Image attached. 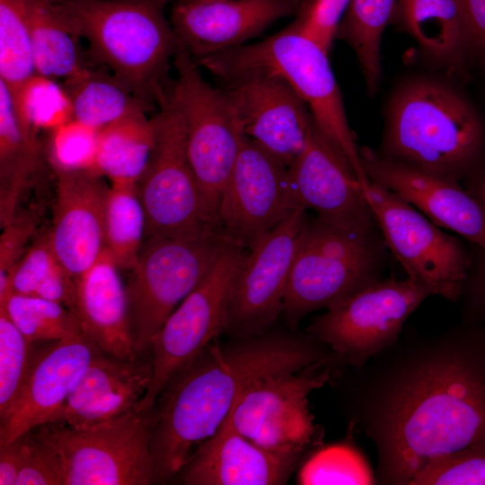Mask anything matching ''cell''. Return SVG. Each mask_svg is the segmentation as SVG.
Wrapping results in <instances>:
<instances>
[{"mask_svg": "<svg viewBox=\"0 0 485 485\" xmlns=\"http://www.w3.org/2000/svg\"><path fill=\"white\" fill-rule=\"evenodd\" d=\"M331 383L350 426L375 447L377 484L410 485L435 457L485 446V323L408 330Z\"/></svg>", "mask_w": 485, "mask_h": 485, "instance_id": "6da1fadb", "label": "cell"}, {"mask_svg": "<svg viewBox=\"0 0 485 485\" xmlns=\"http://www.w3.org/2000/svg\"><path fill=\"white\" fill-rule=\"evenodd\" d=\"M318 362L340 366L330 348L306 331L269 330L209 343L171 377L151 408L154 482L165 483L178 475L249 386Z\"/></svg>", "mask_w": 485, "mask_h": 485, "instance_id": "7a4b0ae2", "label": "cell"}, {"mask_svg": "<svg viewBox=\"0 0 485 485\" xmlns=\"http://www.w3.org/2000/svg\"><path fill=\"white\" fill-rule=\"evenodd\" d=\"M375 151L421 172L464 182L485 163V121L450 83L411 77L390 96Z\"/></svg>", "mask_w": 485, "mask_h": 485, "instance_id": "3957f363", "label": "cell"}, {"mask_svg": "<svg viewBox=\"0 0 485 485\" xmlns=\"http://www.w3.org/2000/svg\"><path fill=\"white\" fill-rule=\"evenodd\" d=\"M168 0H68L54 6L86 45L89 63L108 71L157 110L167 99L180 43Z\"/></svg>", "mask_w": 485, "mask_h": 485, "instance_id": "277c9868", "label": "cell"}, {"mask_svg": "<svg viewBox=\"0 0 485 485\" xmlns=\"http://www.w3.org/2000/svg\"><path fill=\"white\" fill-rule=\"evenodd\" d=\"M328 53L294 22L261 41L217 52L196 62L219 80L251 70L282 77L305 102L316 126L346 155L360 185L365 187L369 180Z\"/></svg>", "mask_w": 485, "mask_h": 485, "instance_id": "5b68a950", "label": "cell"}, {"mask_svg": "<svg viewBox=\"0 0 485 485\" xmlns=\"http://www.w3.org/2000/svg\"><path fill=\"white\" fill-rule=\"evenodd\" d=\"M388 247L376 227L355 232L307 219L300 234L281 315L295 330L309 313L328 309L381 279Z\"/></svg>", "mask_w": 485, "mask_h": 485, "instance_id": "8992f818", "label": "cell"}, {"mask_svg": "<svg viewBox=\"0 0 485 485\" xmlns=\"http://www.w3.org/2000/svg\"><path fill=\"white\" fill-rule=\"evenodd\" d=\"M150 410L135 409L93 423L47 422L29 432L50 459L61 485L154 483Z\"/></svg>", "mask_w": 485, "mask_h": 485, "instance_id": "52a82bcc", "label": "cell"}, {"mask_svg": "<svg viewBox=\"0 0 485 485\" xmlns=\"http://www.w3.org/2000/svg\"><path fill=\"white\" fill-rule=\"evenodd\" d=\"M173 68L176 76L167 98L183 120L187 155L207 217L221 234L220 198L245 135L224 92L205 80L200 66L181 45Z\"/></svg>", "mask_w": 485, "mask_h": 485, "instance_id": "ba28073f", "label": "cell"}, {"mask_svg": "<svg viewBox=\"0 0 485 485\" xmlns=\"http://www.w3.org/2000/svg\"><path fill=\"white\" fill-rule=\"evenodd\" d=\"M226 240L146 236L125 283L131 331L137 352L151 342L167 318L212 266Z\"/></svg>", "mask_w": 485, "mask_h": 485, "instance_id": "9c48e42d", "label": "cell"}, {"mask_svg": "<svg viewBox=\"0 0 485 485\" xmlns=\"http://www.w3.org/2000/svg\"><path fill=\"white\" fill-rule=\"evenodd\" d=\"M153 120L152 151L136 183L146 215L145 237L196 239L221 234L207 217L188 159L180 112L167 98L154 112Z\"/></svg>", "mask_w": 485, "mask_h": 485, "instance_id": "30bf717a", "label": "cell"}, {"mask_svg": "<svg viewBox=\"0 0 485 485\" xmlns=\"http://www.w3.org/2000/svg\"><path fill=\"white\" fill-rule=\"evenodd\" d=\"M430 295L428 287L411 278H381L314 317L305 331L344 367L359 368L398 340L406 320Z\"/></svg>", "mask_w": 485, "mask_h": 485, "instance_id": "8fae6325", "label": "cell"}, {"mask_svg": "<svg viewBox=\"0 0 485 485\" xmlns=\"http://www.w3.org/2000/svg\"><path fill=\"white\" fill-rule=\"evenodd\" d=\"M340 371L331 363L318 362L254 383L229 411L234 428L271 453L301 458L322 445L323 433L310 411L309 395L331 383Z\"/></svg>", "mask_w": 485, "mask_h": 485, "instance_id": "7c38bea8", "label": "cell"}, {"mask_svg": "<svg viewBox=\"0 0 485 485\" xmlns=\"http://www.w3.org/2000/svg\"><path fill=\"white\" fill-rule=\"evenodd\" d=\"M363 192L389 251L407 276L425 284L434 295L459 301L472 251L390 190L369 181Z\"/></svg>", "mask_w": 485, "mask_h": 485, "instance_id": "4fadbf2b", "label": "cell"}, {"mask_svg": "<svg viewBox=\"0 0 485 485\" xmlns=\"http://www.w3.org/2000/svg\"><path fill=\"white\" fill-rule=\"evenodd\" d=\"M247 252L226 241L202 279L154 337L149 350L153 377L138 410H150L171 377L225 333L232 286Z\"/></svg>", "mask_w": 485, "mask_h": 485, "instance_id": "5bb4252c", "label": "cell"}, {"mask_svg": "<svg viewBox=\"0 0 485 485\" xmlns=\"http://www.w3.org/2000/svg\"><path fill=\"white\" fill-rule=\"evenodd\" d=\"M306 210H291L248 251L234 278L225 333L249 338L270 330L281 314L298 239L308 219Z\"/></svg>", "mask_w": 485, "mask_h": 485, "instance_id": "9a60e30c", "label": "cell"}, {"mask_svg": "<svg viewBox=\"0 0 485 485\" xmlns=\"http://www.w3.org/2000/svg\"><path fill=\"white\" fill-rule=\"evenodd\" d=\"M287 182L293 207L313 211L321 222L355 232L378 227L349 161L314 121L287 166Z\"/></svg>", "mask_w": 485, "mask_h": 485, "instance_id": "2e32d148", "label": "cell"}, {"mask_svg": "<svg viewBox=\"0 0 485 485\" xmlns=\"http://www.w3.org/2000/svg\"><path fill=\"white\" fill-rule=\"evenodd\" d=\"M293 209L287 166L245 136L220 198L222 235L249 251Z\"/></svg>", "mask_w": 485, "mask_h": 485, "instance_id": "e0dca14e", "label": "cell"}, {"mask_svg": "<svg viewBox=\"0 0 485 485\" xmlns=\"http://www.w3.org/2000/svg\"><path fill=\"white\" fill-rule=\"evenodd\" d=\"M219 81L244 135L288 166L303 151L313 124L305 102L270 72L246 71Z\"/></svg>", "mask_w": 485, "mask_h": 485, "instance_id": "ac0fdd59", "label": "cell"}, {"mask_svg": "<svg viewBox=\"0 0 485 485\" xmlns=\"http://www.w3.org/2000/svg\"><path fill=\"white\" fill-rule=\"evenodd\" d=\"M299 6L290 0H181L170 21L195 59L244 45Z\"/></svg>", "mask_w": 485, "mask_h": 485, "instance_id": "d6986e66", "label": "cell"}, {"mask_svg": "<svg viewBox=\"0 0 485 485\" xmlns=\"http://www.w3.org/2000/svg\"><path fill=\"white\" fill-rule=\"evenodd\" d=\"M359 155L369 181L394 192L439 227L485 251V214L459 181L392 162L367 146L359 147Z\"/></svg>", "mask_w": 485, "mask_h": 485, "instance_id": "ffe728a7", "label": "cell"}, {"mask_svg": "<svg viewBox=\"0 0 485 485\" xmlns=\"http://www.w3.org/2000/svg\"><path fill=\"white\" fill-rule=\"evenodd\" d=\"M100 351L83 335L37 346L19 396L0 420V448L48 422L65 402L76 377Z\"/></svg>", "mask_w": 485, "mask_h": 485, "instance_id": "44dd1931", "label": "cell"}, {"mask_svg": "<svg viewBox=\"0 0 485 485\" xmlns=\"http://www.w3.org/2000/svg\"><path fill=\"white\" fill-rule=\"evenodd\" d=\"M56 197L49 241L61 265L75 278L105 250L104 213L110 186L95 172H54Z\"/></svg>", "mask_w": 485, "mask_h": 485, "instance_id": "7402d4cb", "label": "cell"}, {"mask_svg": "<svg viewBox=\"0 0 485 485\" xmlns=\"http://www.w3.org/2000/svg\"><path fill=\"white\" fill-rule=\"evenodd\" d=\"M152 377L149 353L125 360L100 351L76 377L65 402L48 422L81 425L124 415L137 408Z\"/></svg>", "mask_w": 485, "mask_h": 485, "instance_id": "603a6c76", "label": "cell"}, {"mask_svg": "<svg viewBox=\"0 0 485 485\" xmlns=\"http://www.w3.org/2000/svg\"><path fill=\"white\" fill-rule=\"evenodd\" d=\"M299 459L257 445L234 428L228 413L175 478L186 485H279Z\"/></svg>", "mask_w": 485, "mask_h": 485, "instance_id": "cb8c5ba5", "label": "cell"}, {"mask_svg": "<svg viewBox=\"0 0 485 485\" xmlns=\"http://www.w3.org/2000/svg\"><path fill=\"white\" fill-rule=\"evenodd\" d=\"M120 269L106 250L76 278L73 312L81 334L101 351L125 360L140 355L136 348Z\"/></svg>", "mask_w": 485, "mask_h": 485, "instance_id": "d4e9b609", "label": "cell"}, {"mask_svg": "<svg viewBox=\"0 0 485 485\" xmlns=\"http://www.w3.org/2000/svg\"><path fill=\"white\" fill-rule=\"evenodd\" d=\"M397 15L423 54L448 73H459L471 54L460 0H398Z\"/></svg>", "mask_w": 485, "mask_h": 485, "instance_id": "484cf974", "label": "cell"}, {"mask_svg": "<svg viewBox=\"0 0 485 485\" xmlns=\"http://www.w3.org/2000/svg\"><path fill=\"white\" fill-rule=\"evenodd\" d=\"M40 163L39 135L21 124L12 94L0 82V225L4 227L19 211L23 190Z\"/></svg>", "mask_w": 485, "mask_h": 485, "instance_id": "4316f807", "label": "cell"}, {"mask_svg": "<svg viewBox=\"0 0 485 485\" xmlns=\"http://www.w3.org/2000/svg\"><path fill=\"white\" fill-rule=\"evenodd\" d=\"M36 74L61 83L90 66L82 40L72 27L46 0H27Z\"/></svg>", "mask_w": 485, "mask_h": 485, "instance_id": "83f0119b", "label": "cell"}, {"mask_svg": "<svg viewBox=\"0 0 485 485\" xmlns=\"http://www.w3.org/2000/svg\"><path fill=\"white\" fill-rule=\"evenodd\" d=\"M62 84L70 97L74 119L99 130L129 117L157 111L101 67L90 66Z\"/></svg>", "mask_w": 485, "mask_h": 485, "instance_id": "f1b7e54d", "label": "cell"}, {"mask_svg": "<svg viewBox=\"0 0 485 485\" xmlns=\"http://www.w3.org/2000/svg\"><path fill=\"white\" fill-rule=\"evenodd\" d=\"M398 13V0H349L336 38L345 41L358 62L366 90L374 96L382 79L384 31Z\"/></svg>", "mask_w": 485, "mask_h": 485, "instance_id": "f546056e", "label": "cell"}, {"mask_svg": "<svg viewBox=\"0 0 485 485\" xmlns=\"http://www.w3.org/2000/svg\"><path fill=\"white\" fill-rule=\"evenodd\" d=\"M154 137L153 116L141 114L100 130L95 171L110 182L137 183L148 162Z\"/></svg>", "mask_w": 485, "mask_h": 485, "instance_id": "4dcf8cb0", "label": "cell"}, {"mask_svg": "<svg viewBox=\"0 0 485 485\" xmlns=\"http://www.w3.org/2000/svg\"><path fill=\"white\" fill-rule=\"evenodd\" d=\"M146 227L136 183L110 182L104 213L105 248L121 271L135 266Z\"/></svg>", "mask_w": 485, "mask_h": 485, "instance_id": "1f68e13d", "label": "cell"}, {"mask_svg": "<svg viewBox=\"0 0 485 485\" xmlns=\"http://www.w3.org/2000/svg\"><path fill=\"white\" fill-rule=\"evenodd\" d=\"M10 93L17 117L30 132H49L74 119L68 93L57 80L34 74Z\"/></svg>", "mask_w": 485, "mask_h": 485, "instance_id": "d6a6232c", "label": "cell"}, {"mask_svg": "<svg viewBox=\"0 0 485 485\" xmlns=\"http://www.w3.org/2000/svg\"><path fill=\"white\" fill-rule=\"evenodd\" d=\"M0 308L19 331L34 343L82 335L74 312L49 300L10 294L0 302Z\"/></svg>", "mask_w": 485, "mask_h": 485, "instance_id": "836d02e7", "label": "cell"}, {"mask_svg": "<svg viewBox=\"0 0 485 485\" xmlns=\"http://www.w3.org/2000/svg\"><path fill=\"white\" fill-rule=\"evenodd\" d=\"M34 74L27 0H0V82L13 92Z\"/></svg>", "mask_w": 485, "mask_h": 485, "instance_id": "e575fe53", "label": "cell"}, {"mask_svg": "<svg viewBox=\"0 0 485 485\" xmlns=\"http://www.w3.org/2000/svg\"><path fill=\"white\" fill-rule=\"evenodd\" d=\"M297 481L303 485L377 484L365 454L348 442L317 447L301 466Z\"/></svg>", "mask_w": 485, "mask_h": 485, "instance_id": "d590c367", "label": "cell"}, {"mask_svg": "<svg viewBox=\"0 0 485 485\" xmlns=\"http://www.w3.org/2000/svg\"><path fill=\"white\" fill-rule=\"evenodd\" d=\"M36 344L29 340L0 308V420L6 417L19 396Z\"/></svg>", "mask_w": 485, "mask_h": 485, "instance_id": "8d00e7d4", "label": "cell"}, {"mask_svg": "<svg viewBox=\"0 0 485 485\" xmlns=\"http://www.w3.org/2000/svg\"><path fill=\"white\" fill-rule=\"evenodd\" d=\"M48 134V157L54 172H96L99 129L72 119Z\"/></svg>", "mask_w": 485, "mask_h": 485, "instance_id": "74e56055", "label": "cell"}, {"mask_svg": "<svg viewBox=\"0 0 485 485\" xmlns=\"http://www.w3.org/2000/svg\"><path fill=\"white\" fill-rule=\"evenodd\" d=\"M410 485H485V446L435 457L413 477Z\"/></svg>", "mask_w": 485, "mask_h": 485, "instance_id": "f35d334b", "label": "cell"}, {"mask_svg": "<svg viewBox=\"0 0 485 485\" xmlns=\"http://www.w3.org/2000/svg\"><path fill=\"white\" fill-rule=\"evenodd\" d=\"M58 263L48 230L32 242L8 275L0 278V302L10 294L34 295Z\"/></svg>", "mask_w": 485, "mask_h": 485, "instance_id": "ab89813d", "label": "cell"}, {"mask_svg": "<svg viewBox=\"0 0 485 485\" xmlns=\"http://www.w3.org/2000/svg\"><path fill=\"white\" fill-rule=\"evenodd\" d=\"M348 1L312 0L304 5L295 22L305 34L329 52Z\"/></svg>", "mask_w": 485, "mask_h": 485, "instance_id": "60d3db41", "label": "cell"}, {"mask_svg": "<svg viewBox=\"0 0 485 485\" xmlns=\"http://www.w3.org/2000/svg\"><path fill=\"white\" fill-rule=\"evenodd\" d=\"M37 211L25 209L17 214L3 229L0 237V278L6 277L29 249L39 223Z\"/></svg>", "mask_w": 485, "mask_h": 485, "instance_id": "b9f144b4", "label": "cell"}, {"mask_svg": "<svg viewBox=\"0 0 485 485\" xmlns=\"http://www.w3.org/2000/svg\"><path fill=\"white\" fill-rule=\"evenodd\" d=\"M471 251L472 266L459 300L462 320L485 323V251L473 245Z\"/></svg>", "mask_w": 485, "mask_h": 485, "instance_id": "7bdbcfd3", "label": "cell"}, {"mask_svg": "<svg viewBox=\"0 0 485 485\" xmlns=\"http://www.w3.org/2000/svg\"><path fill=\"white\" fill-rule=\"evenodd\" d=\"M22 438V457L15 485H61L50 459L30 432Z\"/></svg>", "mask_w": 485, "mask_h": 485, "instance_id": "ee69618b", "label": "cell"}, {"mask_svg": "<svg viewBox=\"0 0 485 485\" xmlns=\"http://www.w3.org/2000/svg\"><path fill=\"white\" fill-rule=\"evenodd\" d=\"M76 278L58 263L40 285L34 296L60 304L73 312Z\"/></svg>", "mask_w": 485, "mask_h": 485, "instance_id": "f6af8a7d", "label": "cell"}, {"mask_svg": "<svg viewBox=\"0 0 485 485\" xmlns=\"http://www.w3.org/2000/svg\"><path fill=\"white\" fill-rule=\"evenodd\" d=\"M471 53L485 67V0H460Z\"/></svg>", "mask_w": 485, "mask_h": 485, "instance_id": "bcb514c9", "label": "cell"}, {"mask_svg": "<svg viewBox=\"0 0 485 485\" xmlns=\"http://www.w3.org/2000/svg\"><path fill=\"white\" fill-rule=\"evenodd\" d=\"M22 457V438L19 436L0 448V485H15Z\"/></svg>", "mask_w": 485, "mask_h": 485, "instance_id": "7dc6e473", "label": "cell"}, {"mask_svg": "<svg viewBox=\"0 0 485 485\" xmlns=\"http://www.w3.org/2000/svg\"><path fill=\"white\" fill-rule=\"evenodd\" d=\"M464 183L466 190L477 200L485 214V163Z\"/></svg>", "mask_w": 485, "mask_h": 485, "instance_id": "c3c4849f", "label": "cell"}, {"mask_svg": "<svg viewBox=\"0 0 485 485\" xmlns=\"http://www.w3.org/2000/svg\"><path fill=\"white\" fill-rule=\"evenodd\" d=\"M292 1L293 3H295V4H297L299 6L300 4H304V5L309 4L312 0H290Z\"/></svg>", "mask_w": 485, "mask_h": 485, "instance_id": "681fc988", "label": "cell"}, {"mask_svg": "<svg viewBox=\"0 0 485 485\" xmlns=\"http://www.w3.org/2000/svg\"><path fill=\"white\" fill-rule=\"evenodd\" d=\"M46 1L50 3V4H60V3H63V2L68 1V0H46Z\"/></svg>", "mask_w": 485, "mask_h": 485, "instance_id": "f907efd6", "label": "cell"}, {"mask_svg": "<svg viewBox=\"0 0 485 485\" xmlns=\"http://www.w3.org/2000/svg\"><path fill=\"white\" fill-rule=\"evenodd\" d=\"M178 1H181V0H178Z\"/></svg>", "mask_w": 485, "mask_h": 485, "instance_id": "816d5d0a", "label": "cell"}]
</instances>
